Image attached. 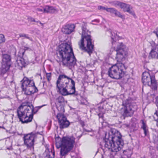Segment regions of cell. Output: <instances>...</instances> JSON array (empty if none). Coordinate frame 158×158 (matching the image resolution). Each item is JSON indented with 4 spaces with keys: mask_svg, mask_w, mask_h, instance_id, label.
<instances>
[{
    "mask_svg": "<svg viewBox=\"0 0 158 158\" xmlns=\"http://www.w3.org/2000/svg\"><path fill=\"white\" fill-rule=\"evenodd\" d=\"M98 10H105L106 11L109 12V13L114 15L120 18L121 19H124V16L121 13H120L119 12L117 11V10H115L114 8H107V7H104L99 6L98 7Z\"/></svg>",
    "mask_w": 158,
    "mask_h": 158,
    "instance_id": "cell-14",
    "label": "cell"
},
{
    "mask_svg": "<svg viewBox=\"0 0 158 158\" xmlns=\"http://www.w3.org/2000/svg\"><path fill=\"white\" fill-rule=\"evenodd\" d=\"M57 87L61 94L63 95L73 94L76 91L74 82L65 76H61L59 77Z\"/></svg>",
    "mask_w": 158,
    "mask_h": 158,
    "instance_id": "cell-3",
    "label": "cell"
},
{
    "mask_svg": "<svg viewBox=\"0 0 158 158\" xmlns=\"http://www.w3.org/2000/svg\"><path fill=\"white\" fill-rule=\"evenodd\" d=\"M150 57L152 58H157L158 57V45H156L153 48L150 53Z\"/></svg>",
    "mask_w": 158,
    "mask_h": 158,
    "instance_id": "cell-19",
    "label": "cell"
},
{
    "mask_svg": "<svg viewBox=\"0 0 158 158\" xmlns=\"http://www.w3.org/2000/svg\"><path fill=\"white\" fill-rule=\"evenodd\" d=\"M34 135L33 134H27L24 137V142L28 147H32L34 143Z\"/></svg>",
    "mask_w": 158,
    "mask_h": 158,
    "instance_id": "cell-16",
    "label": "cell"
},
{
    "mask_svg": "<svg viewBox=\"0 0 158 158\" xmlns=\"http://www.w3.org/2000/svg\"><path fill=\"white\" fill-rule=\"evenodd\" d=\"M18 114L22 123H28L31 121L33 118V107L29 103H25L19 107Z\"/></svg>",
    "mask_w": 158,
    "mask_h": 158,
    "instance_id": "cell-4",
    "label": "cell"
},
{
    "mask_svg": "<svg viewBox=\"0 0 158 158\" xmlns=\"http://www.w3.org/2000/svg\"><path fill=\"white\" fill-rule=\"evenodd\" d=\"M154 32H155V34H156V36H157V37H158V28L155 30V31H154Z\"/></svg>",
    "mask_w": 158,
    "mask_h": 158,
    "instance_id": "cell-24",
    "label": "cell"
},
{
    "mask_svg": "<svg viewBox=\"0 0 158 158\" xmlns=\"http://www.w3.org/2000/svg\"><path fill=\"white\" fill-rule=\"evenodd\" d=\"M142 82L143 85L146 86H151L152 83V78L148 73L145 72L142 76Z\"/></svg>",
    "mask_w": 158,
    "mask_h": 158,
    "instance_id": "cell-15",
    "label": "cell"
},
{
    "mask_svg": "<svg viewBox=\"0 0 158 158\" xmlns=\"http://www.w3.org/2000/svg\"><path fill=\"white\" fill-rule=\"evenodd\" d=\"M39 11H42L46 13H50V14H55L57 12V8L53 7L46 6L38 9Z\"/></svg>",
    "mask_w": 158,
    "mask_h": 158,
    "instance_id": "cell-18",
    "label": "cell"
},
{
    "mask_svg": "<svg viewBox=\"0 0 158 158\" xmlns=\"http://www.w3.org/2000/svg\"><path fill=\"white\" fill-rule=\"evenodd\" d=\"M22 89L25 93L27 95H31L37 92V89L35 87L34 82L25 78L22 81Z\"/></svg>",
    "mask_w": 158,
    "mask_h": 158,
    "instance_id": "cell-7",
    "label": "cell"
},
{
    "mask_svg": "<svg viewBox=\"0 0 158 158\" xmlns=\"http://www.w3.org/2000/svg\"><path fill=\"white\" fill-rule=\"evenodd\" d=\"M127 49L124 45H121L117 51V59L118 61H122L125 58L127 55Z\"/></svg>",
    "mask_w": 158,
    "mask_h": 158,
    "instance_id": "cell-12",
    "label": "cell"
},
{
    "mask_svg": "<svg viewBox=\"0 0 158 158\" xmlns=\"http://www.w3.org/2000/svg\"><path fill=\"white\" fill-rule=\"evenodd\" d=\"M104 140L105 146L112 152L120 151L124 145L122 135L115 129H111L107 132L104 135Z\"/></svg>",
    "mask_w": 158,
    "mask_h": 158,
    "instance_id": "cell-1",
    "label": "cell"
},
{
    "mask_svg": "<svg viewBox=\"0 0 158 158\" xmlns=\"http://www.w3.org/2000/svg\"><path fill=\"white\" fill-rule=\"evenodd\" d=\"M76 26L73 24H68L62 27V32L65 34H69L74 31Z\"/></svg>",
    "mask_w": 158,
    "mask_h": 158,
    "instance_id": "cell-17",
    "label": "cell"
},
{
    "mask_svg": "<svg viewBox=\"0 0 158 158\" xmlns=\"http://www.w3.org/2000/svg\"><path fill=\"white\" fill-rule=\"evenodd\" d=\"M62 140H61V139L60 137H57L56 140V145L57 148H60L62 145Z\"/></svg>",
    "mask_w": 158,
    "mask_h": 158,
    "instance_id": "cell-20",
    "label": "cell"
},
{
    "mask_svg": "<svg viewBox=\"0 0 158 158\" xmlns=\"http://www.w3.org/2000/svg\"><path fill=\"white\" fill-rule=\"evenodd\" d=\"M155 104H156L157 107L158 108V96H157V97L156 98V99H155Z\"/></svg>",
    "mask_w": 158,
    "mask_h": 158,
    "instance_id": "cell-23",
    "label": "cell"
},
{
    "mask_svg": "<svg viewBox=\"0 0 158 158\" xmlns=\"http://www.w3.org/2000/svg\"><path fill=\"white\" fill-rule=\"evenodd\" d=\"M82 45L83 48L88 53H91L93 50V46L89 36L84 37L82 40Z\"/></svg>",
    "mask_w": 158,
    "mask_h": 158,
    "instance_id": "cell-9",
    "label": "cell"
},
{
    "mask_svg": "<svg viewBox=\"0 0 158 158\" xmlns=\"http://www.w3.org/2000/svg\"><path fill=\"white\" fill-rule=\"evenodd\" d=\"M143 129L144 130L145 133V134H146V124H145V123L144 122H143Z\"/></svg>",
    "mask_w": 158,
    "mask_h": 158,
    "instance_id": "cell-22",
    "label": "cell"
},
{
    "mask_svg": "<svg viewBox=\"0 0 158 158\" xmlns=\"http://www.w3.org/2000/svg\"><path fill=\"white\" fill-rule=\"evenodd\" d=\"M74 140L72 137H64L62 138L61 148V154L65 156L69 153L73 148Z\"/></svg>",
    "mask_w": 158,
    "mask_h": 158,
    "instance_id": "cell-6",
    "label": "cell"
},
{
    "mask_svg": "<svg viewBox=\"0 0 158 158\" xmlns=\"http://www.w3.org/2000/svg\"><path fill=\"white\" fill-rule=\"evenodd\" d=\"M59 124L62 128H66L70 125V123L62 114L59 113L57 115Z\"/></svg>",
    "mask_w": 158,
    "mask_h": 158,
    "instance_id": "cell-13",
    "label": "cell"
},
{
    "mask_svg": "<svg viewBox=\"0 0 158 158\" xmlns=\"http://www.w3.org/2000/svg\"><path fill=\"white\" fill-rule=\"evenodd\" d=\"M125 72V66L122 63H118L110 68L109 74L112 78L119 79L123 76Z\"/></svg>",
    "mask_w": 158,
    "mask_h": 158,
    "instance_id": "cell-5",
    "label": "cell"
},
{
    "mask_svg": "<svg viewBox=\"0 0 158 158\" xmlns=\"http://www.w3.org/2000/svg\"><path fill=\"white\" fill-rule=\"evenodd\" d=\"M11 66V57L7 54L3 56L2 64H1V74H4L9 70Z\"/></svg>",
    "mask_w": 158,
    "mask_h": 158,
    "instance_id": "cell-10",
    "label": "cell"
},
{
    "mask_svg": "<svg viewBox=\"0 0 158 158\" xmlns=\"http://www.w3.org/2000/svg\"><path fill=\"white\" fill-rule=\"evenodd\" d=\"M59 51L62 57L63 64L69 68L74 66L76 60L71 47L67 43H62L59 46Z\"/></svg>",
    "mask_w": 158,
    "mask_h": 158,
    "instance_id": "cell-2",
    "label": "cell"
},
{
    "mask_svg": "<svg viewBox=\"0 0 158 158\" xmlns=\"http://www.w3.org/2000/svg\"><path fill=\"white\" fill-rule=\"evenodd\" d=\"M111 4L115 6L118 7L121 10L124 11L125 12H128L129 14H130L132 15L135 17V13L133 10L132 7H131L130 5L126 3H123L118 1H114L111 2Z\"/></svg>",
    "mask_w": 158,
    "mask_h": 158,
    "instance_id": "cell-8",
    "label": "cell"
},
{
    "mask_svg": "<svg viewBox=\"0 0 158 158\" xmlns=\"http://www.w3.org/2000/svg\"><path fill=\"white\" fill-rule=\"evenodd\" d=\"M5 40V38L4 35L2 34H0V44L3 43Z\"/></svg>",
    "mask_w": 158,
    "mask_h": 158,
    "instance_id": "cell-21",
    "label": "cell"
},
{
    "mask_svg": "<svg viewBox=\"0 0 158 158\" xmlns=\"http://www.w3.org/2000/svg\"><path fill=\"white\" fill-rule=\"evenodd\" d=\"M36 158V157H35V158Z\"/></svg>",
    "mask_w": 158,
    "mask_h": 158,
    "instance_id": "cell-25",
    "label": "cell"
},
{
    "mask_svg": "<svg viewBox=\"0 0 158 158\" xmlns=\"http://www.w3.org/2000/svg\"><path fill=\"white\" fill-rule=\"evenodd\" d=\"M135 107L133 104L128 103L124 106V115L125 117H131L133 115Z\"/></svg>",
    "mask_w": 158,
    "mask_h": 158,
    "instance_id": "cell-11",
    "label": "cell"
}]
</instances>
